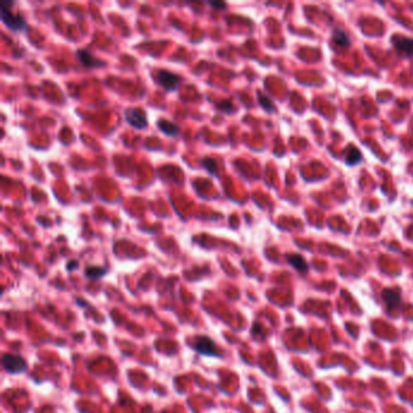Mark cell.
Wrapping results in <instances>:
<instances>
[{
    "mask_svg": "<svg viewBox=\"0 0 413 413\" xmlns=\"http://www.w3.org/2000/svg\"><path fill=\"white\" fill-rule=\"evenodd\" d=\"M2 366L4 371L10 374H20L27 371V361L23 356L17 354L5 353L2 356Z\"/></svg>",
    "mask_w": 413,
    "mask_h": 413,
    "instance_id": "1",
    "label": "cell"
},
{
    "mask_svg": "<svg viewBox=\"0 0 413 413\" xmlns=\"http://www.w3.org/2000/svg\"><path fill=\"white\" fill-rule=\"evenodd\" d=\"M191 348H193L196 353L202 354V355L206 356H214V358H221V356H222L217 344L215 343L210 337H208V336H195L193 343H191Z\"/></svg>",
    "mask_w": 413,
    "mask_h": 413,
    "instance_id": "2",
    "label": "cell"
},
{
    "mask_svg": "<svg viewBox=\"0 0 413 413\" xmlns=\"http://www.w3.org/2000/svg\"><path fill=\"white\" fill-rule=\"evenodd\" d=\"M13 9L2 5V21L13 32H21L27 28V22L21 14H14Z\"/></svg>",
    "mask_w": 413,
    "mask_h": 413,
    "instance_id": "3",
    "label": "cell"
},
{
    "mask_svg": "<svg viewBox=\"0 0 413 413\" xmlns=\"http://www.w3.org/2000/svg\"><path fill=\"white\" fill-rule=\"evenodd\" d=\"M155 81L166 91H175L182 82V78L178 74L169 72L166 69H158L155 72Z\"/></svg>",
    "mask_w": 413,
    "mask_h": 413,
    "instance_id": "4",
    "label": "cell"
},
{
    "mask_svg": "<svg viewBox=\"0 0 413 413\" xmlns=\"http://www.w3.org/2000/svg\"><path fill=\"white\" fill-rule=\"evenodd\" d=\"M391 44H393L395 50L399 52L400 56L405 58L413 57V39L411 38L395 35V37L391 38Z\"/></svg>",
    "mask_w": 413,
    "mask_h": 413,
    "instance_id": "5",
    "label": "cell"
},
{
    "mask_svg": "<svg viewBox=\"0 0 413 413\" xmlns=\"http://www.w3.org/2000/svg\"><path fill=\"white\" fill-rule=\"evenodd\" d=\"M125 120L134 128L142 130L146 129L147 125H148V122H147V118L144 116V113L141 109L138 108H128L125 111Z\"/></svg>",
    "mask_w": 413,
    "mask_h": 413,
    "instance_id": "6",
    "label": "cell"
},
{
    "mask_svg": "<svg viewBox=\"0 0 413 413\" xmlns=\"http://www.w3.org/2000/svg\"><path fill=\"white\" fill-rule=\"evenodd\" d=\"M383 302L388 309H397L401 304V293L399 288H384L380 293Z\"/></svg>",
    "mask_w": 413,
    "mask_h": 413,
    "instance_id": "7",
    "label": "cell"
},
{
    "mask_svg": "<svg viewBox=\"0 0 413 413\" xmlns=\"http://www.w3.org/2000/svg\"><path fill=\"white\" fill-rule=\"evenodd\" d=\"M76 56H78L79 61L81 62L82 66L87 67V68H98L105 66V62L99 60L91 54L87 49H80L76 51Z\"/></svg>",
    "mask_w": 413,
    "mask_h": 413,
    "instance_id": "8",
    "label": "cell"
},
{
    "mask_svg": "<svg viewBox=\"0 0 413 413\" xmlns=\"http://www.w3.org/2000/svg\"><path fill=\"white\" fill-rule=\"evenodd\" d=\"M332 43L335 44L337 48L346 49V48H349L350 44H352V40H350L349 34H348L346 31H342V29L336 28V29H333V32H332Z\"/></svg>",
    "mask_w": 413,
    "mask_h": 413,
    "instance_id": "9",
    "label": "cell"
},
{
    "mask_svg": "<svg viewBox=\"0 0 413 413\" xmlns=\"http://www.w3.org/2000/svg\"><path fill=\"white\" fill-rule=\"evenodd\" d=\"M286 259H287L288 263H290L294 269L299 271V273H306L309 269L308 263H306L305 259L300 255H297V253H294V255H287L286 256Z\"/></svg>",
    "mask_w": 413,
    "mask_h": 413,
    "instance_id": "10",
    "label": "cell"
},
{
    "mask_svg": "<svg viewBox=\"0 0 413 413\" xmlns=\"http://www.w3.org/2000/svg\"><path fill=\"white\" fill-rule=\"evenodd\" d=\"M158 126L165 135L171 136V137H176V136H178L179 134H181V130H179L178 126L166 119L158 120Z\"/></svg>",
    "mask_w": 413,
    "mask_h": 413,
    "instance_id": "11",
    "label": "cell"
},
{
    "mask_svg": "<svg viewBox=\"0 0 413 413\" xmlns=\"http://www.w3.org/2000/svg\"><path fill=\"white\" fill-rule=\"evenodd\" d=\"M362 160V156L360 150L354 146L348 147L347 152H346V163L349 165V166H353V165L359 164L360 161Z\"/></svg>",
    "mask_w": 413,
    "mask_h": 413,
    "instance_id": "12",
    "label": "cell"
},
{
    "mask_svg": "<svg viewBox=\"0 0 413 413\" xmlns=\"http://www.w3.org/2000/svg\"><path fill=\"white\" fill-rule=\"evenodd\" d=\"M106 273H107V268L98 267V265H90V267H86V269H85V275L91 280L101 279L102 276L106 275Z\"/></svg>",
    "mask_w": 413,
    "mask_h": 413,
    "instance_id": "13",
    "label": "cell"
},
{
    "mask_svg": "<svg viewBox=\"0 0 413 413\" xmlns=\"http://www.w3.org/2000/svg\"><path fill=\"white\" fill-rule=\"evenodd\" d=\"M258 101H259V105H261L262 107H263V109H265V111H267V112H275V111H276V108H275V106H274V103L271 102L267 96L261 95V93H259Z\"/></svg>",
    "mask_w": 413,
    "mask_h": 413,
    "instance_id": "14",
    "label": "cell"
},
{
    "mask_svg": "<svg viewBox=\"0 0 413 413\" xmlns=\"http://www.w3.org/2000/svg\"><path fill=\"white\" fill-rule=\"evenodd\" d=\"M202 166L208 170V172H210L211 175H217V165L216 161L211 158H205L202 160Z\"/></svg>",
    "mask_w": 413,
    "mask_h": 413,
    "instance_id": "15",
    "label": "cell"
},
{
    "mask_svg": "<svg viewBox=\"0 0 413 413\" xmlns=\"http://www.w3.org/2000/svg\"><path fill=\"white\" fill-rule=\"evenodd\" d=\"M233 107H234V106H233L232 103H231V101H228V99H224V101L220 102V103H218V105H217V108L220 109V111L224 112V113H227V114L232 113L233 109H234Z\"/></svg>",
    "mask_w": 413,
    "mask_h": 413,
    "instance_id": "16",
    "label": "cell"
},
{
    "mask_svg": "<svg viewBox=\"0 0 413 413\" xmlns=\"http://www.w3.org/2000/svg\"><path fill=\"white\" fill-rule=\"evenodd\" d=\"M208 4L214 9H216V10H220V9H226L227 8L226 3H221V2H209Z\"/></svg>",
    "mask_w": 413,
    "mask_h": 413,
    "instance_id": "17",
    "label": "cell"
},
{
    "mask_svg": "<svg viewBox=\"0 0 413 413\" xmlns=\"http://www.w3.org/2000/svg\"><path fill=\"white\" fill-rule=\"evenodd\" d=\"M75 268H78V262H76V261H70L69 263L67 264V270L68 271H73L75 269Z\"/></svg>",
    "mask_w": 413,
    "mask_h": 413,
    "instance_id": "18",
    "label": "cell"
},
{
    "mask_svg": "<svg viewBox=\"0 0 413 413\" xmlns=\"http://www.w3.org/2000/svg\"><path fill=\"white\" fill-rule=\"evenodd\" d=\"M412 229H413V227H412Z\"/></svg>",
    "mask_w": 413,
    "mask_h": 413,
    "instance_id": "19",
    "label": "cell"
}]
</instances>
